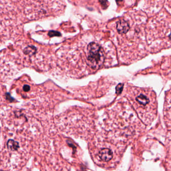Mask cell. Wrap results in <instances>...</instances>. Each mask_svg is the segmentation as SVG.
I'll use <instances>...</instances> for the list:
<instances>
[{"instance_id": "cell-1", "label": "cell", "mask_w": 171, "mask_h": 171, "mask_svg": "<svg viewBox=\"0 0 171 171\" xmlns=\"http://www.w3.org/2000/svg\"><path fill=\"white\" fill-rule=\"evenodd\" d=\"M141 16L137 13H127L116 22L115 29L120 36V52L124 57L125 62H131L139 59L145 53L139 49V46L144 45L145 24L140 20Z\"/></svg>"}, {"instance_id": "cell-2", "label": "cell", "mask_w": 171, "mask_h": 171, "mask_svg": "<svg viewBox=\"0 0 171 171\" xmlns=\"http://www.w3.org/2000/svg\"><path fill=\"white\" fill-rule=\"evenodd\" d=\"M125 92L126 97L140 117H146L151 113L155 115L157 109L156 96L152 89L129 87H126Z\"/></svg>"}, {"instance_id": "cell-3", "label": "cell", "mask_w": 171, "mask_h": 171, "mask_svg": "<svg viewBox=\"0 0 171 171\" xmlns=\"http://www.w3.org/2000/svg\"><path fill=\"white\" fill-rule=\"evenodd\" d=\"M163 17H157L149 22L147 30V38L149 44L160 45V49L162 41V48L171 46V21Z\"/></svg>"}, {"instance_id": "cell-4", "label": "cell", "mask_w": 171, "mask_h": 171, "mask_svg": "<svg viewBox=\"0 0 171 171\" xmlns=\"http://www.w3.org/2000/svg\"><path fill=\"white\" fill-rule=\"evenodd\" d=\"M87 57L88 65L93 69H99L104 63V50L97 43L92 42L87 47Z\"/></svg>"}, {"instance_id": "cell-5", "label": "cell", "mask_w": 171, "mask_h": 171, "mask_svg": "<svg viewBox=\"0 0 171 171\" xmlns=\"http://www.w3.org/2000/svg\"><path fill=\"white\" fill-rule=\"evenodd\" d=\"M99 156L103 162H108L113 159V153L108 148H103L99 152Z\"/></svg>"}, {"instance_id": "cell-6", "label": "cell", "mask_w": 171, "mask_h": 171, "mask_svg": "<svg viewBox=\"0 0 171 171\" xmlns=\"http://www.w3.org/2000/svg\"><path fill=\"white\" fill-rule=\"evenodd\" d=\"M8 150L11 151H16L19 148V144L13 139H9L7 143Z\"/></svg>"}, {"instance_id": "cell-7", "label": "cell", "mask_w": 171, "mask_h": 171, "mask_svg": "<svg viewBox=\"0 0 171 171\" xmlns=\"http://www.w3.org/2000/svg\"><path fill=\"white\" fill-rule=\"evenodd\" d=\"M24 53L29 56H32L36 53V48L33 46H28L24 49Z\"/></svg>"}, {"instance_id": "cell-8", "label": "cell", "mask_w": 171, "mask_h": 171, "mask_svg": "<svg viewBox=\"0 0 171 171\" xmlns=\"http://www.w3.org/2000/svg\"><path fill=\"white\" fill-rule=\"evenodd\" d=\"M48 35L50 37H53V36H60L61 34L58 32H56L55 31H50L48 33Z\"/></svg>"}, {"instance_id": "cell-9", "label": "cell", "mask_w": 171, "mask_h": 171, "mask_svg": "<svg viewBox=\"0 0 171 171\" xmlns=\"http://www.w3.org/2000/svg\"><path fill=\"white\" fill-rule=\"evenodd\" d=\"M23 90L25 92H28L30 90V87L28 85H24L23 86Z\"/></svg>"}]
</instances>
